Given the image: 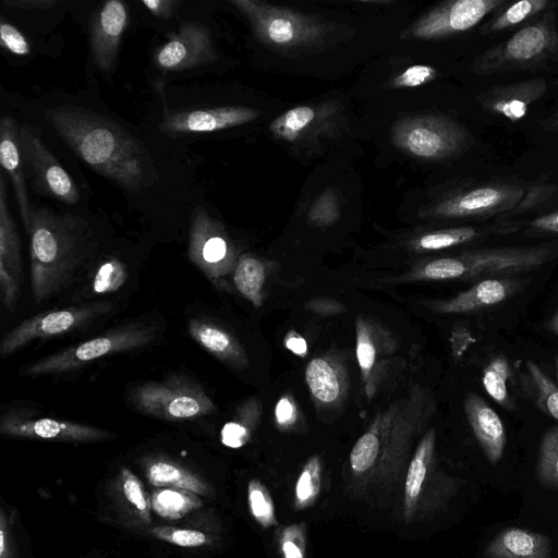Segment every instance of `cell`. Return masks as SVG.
<instances>
[{
	"label": "cell",
	"mask_w": 558,
	"mask_h": 558,
	"mask_svg": "<svg viewBox=\"0 0 558 558\" xmlns=\"http://www.w3.org/2000/svg\"><path fill=\"white\" fill-rule=\"evenodd\" d=\"M129 400L138 412L171 422L193 420L216 411L203 387L185 375L141 384L130 391Z\"/></svg>",
	"instance_id": "obj_7"
},
{
	"label": "cell",
	"mask_w": 558,
	"mask_h": 558,
	"mask_svg": "<svg viewBox=\"0 0 558 558\" xmlns=\"http://www.w3.org/2000/svg\"><path fill=\"white\" fill-rule=\"evenodd\" d=\"M283 344L289 351L298 356L304 357L307 355L308 348L306 340L294 330H290L284 336Z\"/></svg>",
	"instance_id": "obj_52"
},
{
	"label": "cell",
	"mask_w": 558,
	"mask_h": 558,
	"mask_svg": "<svg viewBox=\"0 0 558 558\" xmlns=\"http://www.w3.org/2000/svg\"><path fill=\"white\" fill-rule=\"evenodd\" d=\"M356 359L361 372L364 391L372 398L377 389V355L378 348L375 331L371 323L359 316L355 323Z\"/></svg>",
	"instance_id": "obj_31"
},
{
	"label": "cell",
	"mask_w": 558,
	"mask_h": 558,
	"mask_svg": "<svg viewBox=\"0 0 558 558\" xmlns=\"http://www.w3.org/2000/svg\"><path fill=\"white\" fill-rule=\"evenodd\" d=\"M538 476L545 484L558 485V426L550 427L542 438Z\"/></svg>",
	"instance_id": "obj_41"
},
{
	"label": "cell",
	"mask_w": 558,
	"mask_h": 558,
	"mask_svg": "<svg viewBox=\"0 0 558 558\" xmlns=\"http://www.w3.org/2000/svg\"><path fill=\"white\" fill-rule=\"evenodd\" d=\"M391 142L412 157L444 160L462 153L471 144V135L449 118L418 114L398 120L391 128Z\"/></svg>",
	"instance_id": "obj_8"
},
{
	"label": "cell",
	"mask_w": 558,
	"mask_h": 558,
	"mask_svg": "<svg viewBox=\"0 0 558 558\" xmlns=\"http://www.w3.org/2000/svg\"><path fill=\"white\" fill-rule=\"evenodd\" d=\"M260 116L250 107L231 106L172 112L162 121L165 133H206L246 124Z\"/></svg>",
	"instance_id": "obj_19"
},
{
	"label": "cell",
	"mask_w": 558,
	"mask_h": 558,
	"mask_svg": "<svg viewBox=\"0 0 558 558\" xmlns=\"http://www.w3.org/2000/svg\"><path fill=\"white\" fill-rule=\"evenodd\" d=\"M526 369L538 408L558 421V385L534 361H526Z\"/></svg>",
	"instance_id": "obj_36"
},
{
	"label": "cell",
	"mask_w": 558,
	"mask_h": 558,
	"mask_svg": "<svg viewBox=\"0 0 558 558\" xmlns=\"http://www.w3.org/2000/svg\"><path fill=\"white\" fill-rule=\"evenodd\" d=\"M305 380L316 404L332 408L342 403L348 391L343 366L330 356H318L305 368Z\"/></svg>",
	"instance_id": "obj_26"
},
{
	"label": "cell",
	"mask_w": 558,
	"mask_h": 558,
	"mask_svg": "<svg viewBox=\"0 0 558 558\" xmlns=\"http://www.w3.org/2000/svg\"><path fill=\"white\" fill-rule=\"evenodd\" d=\"M0 558H16L12 517L3 507L0 510Z\"/></svg>",
	"instance_id": "obj_46"
},
{
	"label": "cell",
	"mask_w": 558,
	"mask_h": 558,
	"mask_svg": "<svg viewBox=\"0 0 558 558\" xmlns=\"http://www.w3.org/2000/svg\"><path fill=\"white\" fill-rule=\"evenodd\" d=\"M142 3L153 15L159 19H170L181 4L177 0H144Z\"/></svg>",
	"instance_id": "obj_49"
},
{
	"label": "cell",
	"mask_w": 558,
	"mask_h": 558,
	"mask_svg": "<svg viewBox=\"0 0 558 558\" xmlns=\"http://www.w3.org/2000/svg\"><path fill=\"white\" fill-rule=\"evenodd\" d=\"M340 215V199L333 189L324 190L311 205L307 218L317 227H328L335 223Z\"/></svg>",
	"instance_id": "obj_42"
},
{
	"label": "cell",
	"mask_w": 558,
	"mask_h": 558,
	"mask_svg": "<svg viewBox=\"0 0 558 558\" xmlns=\"http://www.w3.org/2000/svg\"><path fill=\"white\" fill-rule=\"evenodd\" d=\"M545 192L543 187L484 184L441 199L426 209L424 215L441 219L493 217L531 207Z\"/></svg>",
	"instance_id": "obj_9"
},
{
	"label": "cell",
	"mask_w": 558,
	"mask_h": 558,
	"mask_svg": "<svg viewBox=\"0 0 558 558\" xmlns=\"http://www.w3.org/2000/svg\"><path fill=\"white\" fill-rule=\"evenodd\" d=\"M0 433L16 438L62 442H98L112 439L110 432L89 424L39 417L27 410H11L0 418Z\"/></svg>",
	"instance_id": "obj_14"
},
{
	"label": "cell",
	"mask_w": 558,
	"mask_h": 558,
	"mask_svg": "<svg viewBox=\"0 0 558 558\" xmlns=\"http://www.w3.org/2000/svg\"><path fill=\"white\" fill-rule=\"evenodd\" d=\"M106 302L44 312L23 320L8 332L0 343L1 355H10L34 339L68 333L111 311Z\"/></svg>",
	"instance_id": "obj_13"
},
{
	"label": "cell",
	"mask_w": 558,
	"mask_h": 558,
	"mask_svg": "<svg viewBox=\"0 0 558 558\" xmlns=\"http://www.w3.org/2000/svg\"><path fill=\"white\" fill-rule=\"evenodd\" d=\"M250 22L256 37L279 50L314 46L322 41L326 25L311 15L256 0L230 1Z\"/></svg>",
	"instance_id": "obj_6"
},
{
	"label": "cell",
	"mask_w": 558,
	"mask_h": 558,
	"mask_svg": "<svg viewBox=\"0 0 558 558\" xmlns=\"http://www.w3.org/2000/svg\"><path fill=\"white\" fill-rule=\"evenodd\" d=\"M510 378L509 362L504 356H496L483 369L482 383L485 391L502 408H514L508 390Z\"/></svg>",
	"instance_id": "obj_35"
},
{
	"label": "cell",
	"mask_w": 558,
	"mask_h": 558,
	"mask_svg": "<svg viewBox=\"0 0 558 558\" xmlns=\"http://www.w3.org/2000/svg\"><path fill=\"white\" fill-rule=\"evenodd\" d=\"M322 464L317 456L305 463L295 485V505L298 509L311 506L320 492Z\"/></svg>",
	"instance_id": "obj_40"
},
{
	"label": "cell",
	"mask_w": 558,
	"mask_h": 558,
	"mask_svg": "<svg viewBox=\"0 0 558 558\" xmlns=\"http://www.w3.org/2000/svg\"><path fill=\"white\" fill-rule=\"evenodd\" d=\"M546 90V81L537 77L493 86L481 93L477 100L487 112L517 122L526 114L529 106L541 99Z\"/></svg>",
	"instance_id": "obj_21"
},
{
	"label": "cell",
	"mask_w": 558,
	"mask_h": 558,
	"mask_svg": "<svg viewBox=\"0 0 558 558\" xmlns=\"http://www.w3.org/2000/svg\"><path fill=\"white\" fill-rule=\"evenodd\" d=\"M189 257L214 283L220 286L238 264L236 248L223 225L204 207L195 208L190 226Z\"/></svg>",
	"instance_id": "obj_10"
},
{
	"label": "cell",
	"mask_w": 558,
	"mask_h": 558,
	"mask_svg": "<svg viewBox=\"0 0 558 558\" xmlns=\"http://www.w3.org/2000/svg\"><path fill=\"white\" fill-rule=\"evenodd\" d=\"M299 411L290 396H282L275 405V421L279 428L289 429L296 424Z\"/></svg>",
	"instance_id": "obj_47"
},
{
	"label": "cell",
	"mask_w": 558,
	"mask_h": 558,
	"mask_svg": "<svg viewBox=\"0 0 558 558\" xmlns=\"http://www.w3.org/2000/svg\"><path fill=\"white\" fill-rule=\"evenodd\" d=\"M437 70L430 65L415 64L405 69L391 81L395 88H413L432 82L437 76Z\"/></svg>",
	"instance_id": "obj_44"
},
{
	"label": "cell",
	"mask_w": 558,
	"mask_h": 558,
	"mask_svg": "<svg viewBox=\"0 0 558 558\" xmlns=\"http://www.w3.org/2000/svg\"><path fill=\"white\" fill-rule=\"evenodd\" d=\"M248 509L255 521L264 529L278 523L275 505L267 487L257 478L247 484Z\"/></svg>",
	"instance_id": "obj_38"
},
{
	"label": "cell",
	"mask_w": 558,
	"mask_h": 558,
	"mask_svg": "<svg viewBox=\"0 0 558 558\" xmlns=\"http://www.w3.org/2000/svg\"><path fill=\"white\" fill-rule=\"evenodd\" d=\"M463 408L473 434L487 460L497 463L501 459L507 444V433L500 416L474 392L465 396Z\"/></svg>",
	"instance_id": "obj_24"
},
{
	"label": "cell",
	"mask_w": 558,
	"mask_h": 558,
	"mask_svg": "<svg viewBox=\"0 0 558 558\" xmlns=\"http://www.w3.org/2000/svg\"><path fill=\"white\" fill-rule=\"evenodd\" d=\"M151 510L166 520H179L203 507L199 495L181 488L158 487L150 493Z\"/></svg>",
	"instance_id": "obj_32"
},
{
	"label": "cell",
	"mask_w": 558,
	"mask_h": 558,
	"mask_svg": "<svg viewBox=\"0 0 558 558\" xmlns=\"http://www.w3.org/2000/svg\"><path fill=\"white\" fill-rule=\"evenodd\" d=\"M21 240L7 203V185L0 175V292L3 306L12 312L22 286Z\"/></svg>",
	"instance_id": "obj_16"
},
{
	"label": "cell",
	"mask_w": 558,
	"mask_h": 558,
	"mask_svg": "<svg viewBox=\"0 0 558 558\" xmlns=\"http://www.w3.org/2000/svg\"><path fill=\"white\" fill-rule=\"evenodd\" d=\"M126 277L125 266L117 258H110L98 268L94 279V290L97 293L117 291Z\"/></svg>",
	"instance_id": "obj_43"
},
{
	"label": "cell",
	"mask_w": 558,
	"mask_h": 558,
	"mask_svg": "<svg viewBox=\"0 0 558 558\" xmlns=\"http://www.w3.org/2000/svg\"><path fill=\"white\" fill-rule=\"evenodd\" d=\"M550 541L543 534L510 527L496 535L487 545L485 558H549Z\"/></svg>",
	"instance_id": "obj_28"
},
{
	"label": "cell",
	"mask_w": 558,
	"mask_h": 558,
	"mask_svg": "<svg viewBox=\"0 0 558 558\" xmlns=\"http://www.w3.org/2000/svg\"><path fill=\"white\" fill-rule=\"evenodd\" d=\"M558 257V242L486 247L428 260L404 280H468L512 277L538 269Z\"/></svg>",
	"instance_id": "obj_3"
},
{
	"label": "cell",
	"mask_w": 558,
	"mask_h": 558,
	"mask_svg": "<svg viewBox=\"0 0 558 558\" xmlns=\"http://www.w3.org/2000/svg\"><path fill=\"white\" fill-rule=\"evenodd\" d=\"M155 337V330L148 325L128 324L36 360L23 367L21 373L24 376L69 373L100 357L146 347Z\"/></svg>",
	"instance_id": "obj_5"
},
{
	"label": "cell",
	"mask_w": 558,
	"mask_h": 558,
	"mask_svg": "<svg viewBox=\"0 0 558 558\" xmlns=\"http://www.w3.org/2000/svg\"><path fill=\"white\" fill-rule=\"evenodd\" d=\"M305 307L320 315H335L345 311L341 303L326 298L310 300L305 303Z\"/></svg>",
	"instance_id": "obj_50"
},
{
	"label": "cell",
	"mask_w": 558,
	"mask_h": 558,
	"mask_svg": "<svg viewBox=\"0 0 558 558\" xmlns=\"http://www.w3.org/2000/svg\"><path fill=\"white\" fill-rule=\"evenodd\" d=\"M20 141L25 175L33 190L68 205L76 204L80 198L78 190L44 143L40 130L22 124Z\"/></svg>",
	"instance_id": "obj_11"
},
{
	"label": "cell",
	"mask_w": 558,
	"mask_h": 558,
	"mask_svg": "<svg viewBox=\"0 0 558 558\" xmlns=\"http://www.w3.org/2000/svg\"><path fill=\"white\" fill-rule=\"evenodd\" d=\"M0 161L3 170L9 174L15 197L19 204L21 218L26 232L31 227L33 208L26 191V175L23 165L20 126L9 116L0 122Z\"/></svg>",
	"instance_id": "obj_23"
},
{
	"label": "cell",
	"mask_w": 558,
	"mask_h": 558,
	"mask_svg": "<svg viewBox=\"0 0 558 558\" xmlns=\"http://www.w3.org/2000/svg\"><path fill=\"white\" fill-rule=\"evenodd\" d=\"M527 225L537 232L558 234V211L536 217Z\"/></svg>",
	"instance_id": "obj_51"
},
{
	"label": "cell",
	"mask_w": 558,
	"mask_h": 558,
	"mask_svg": "<svg viewBox=\"0 0 558 558\" xmlns=\"http://www.w3.org/2000/svg\"><path fill=\"white\" fill-rule=\"evenodd\" d=\"M338 113V105L335 102L298 106L272 120L269 131L275 138L286 143L310 142L330 133Z\"/></svg>",
	"instance_id": "obj_17"
},
{
	"label": "cell",
	"mask_w": 558,
	"mask_h": 558,
	"mask_svg": "<svg viewBox=\"0 0 558 558\" xmlns=\"http://www.w3.org/2000/svg\"><path fill=\"white\" fill-rule=\"evenodd\" d=\"M542 125L548 132L558 134V110L551 117L543 121Z\"/></svg>",
	"instance_id": "obj_54"
},
{
	"label": "cell",
	"mask_w": 558,
	"mask_h": 558,
	"mask_svg": "<svg viewBox=\"0 0 558 558\" xmlns=\"http://www.w3.org/2000/svg\"><path fill=\"white\" fill-rule=\"evenodd\" d=\"M141 466L145 478L155 488H181L201 497L213 494V487L203 476L167 456H145L141 460Z\"/></svg>",
	"instance_id": "obj_25"
},
{
	"label": "cell",
	"mask_w": 558,
	"mask_h": 558,
	"mask_svg": "<svg viewBox=\"0 0 558 558\" xmlns=\"http://www.w3.org/2000/svg\"><path fill=\"white\" fill-rule=\"evenodd\" d=\"M124 2L110 0L101 5L90 20V51L94 63L104 72L116 68L120 41L128 25Z\"/></svg>",
	"instance_id": "obj_18"
},
{
	"label": "cell",
	"mask_w": 558,
	"mask_h": 558,
	"mask_svg": "<svg viewBox=\"0 0 558 558\" xmlns=\"http://www.w3.org/2000/svg\"><path fill=\"white\" fill-rule=\"evenodd\" d=\"M556 380H557V384H558V357L556 359Z\"/></svg>",
	"instance_id": "obj_56"
},
{
	"label": "cell",
	"mask_w": 558,
	"mask_h": 558,
	"mask_svg": "<svg viewBox=\"0 0 558 558\" xmlns=\"http://www.w3.org/2000/svg\"><path fill=\"white\" fill-rule=\"evenodd\" d=\"M145 531L156 539L185 548L203 547L213 543L210 535L204 531L193 529L154 525L145 529Z\"/></svg>",
	"instance_id": "obj_39"
},
{
	"label": "cell",
	"mask_w": 558,
	"mask_h": 558,
	"mask_svg": "<svg viewBox=\"0 0 558 558\" xmlns=\"http://www.w3.org/2000/svg\"><path fill=\"white\" fill-rule=\"evenodd\" d=\"M546 327L550 332L558 336V311L547 322Z\"/></svg>",
	"instance_id": "obj_55"
},
{
	"label": "cell",
	"mask_w": 558,
	"mask_h": 558,
	"mask_svg": "<svg viewBox=\"0 0 558 558\" xmlns=\"http://www.w3.org/2000/svg\"><path fill=\"white\" fill-rule=\"evenodd\" d=\"M7 5L21 8V9H49L58 3L54 0H14V1H4Z\"/></svg>",
	"instance_id": "obj_53"
},
{
	"label": "cell",
	"mask_w": 558,
	"mask_h": 558,
	"mask_svg": "<svg viewBox=\"0 0 558 558\" xmlns=\"http://www.w3.org/2000/svg\"><path fill=\"white\" fill-rule=\"evenodd\" d=\"M1 46L16 56H26L29 53V44L24 35L12 24L1 22L0 24Z\"/></svg>",
	"instance_id": "obj_45"
},
{
	"label": "cell",
	"mask_w": 558,
	"mask_h": 558,
	"mask_svg": "<svg viewBox=\"0 0 558 558\" xmlns=\"http://www.w3.org/2000/svg\"><path fill=\"white\" fill-rule=\"evenodd\" d=\"M558 54V29L553 12L515 32L482 53L472 66L478 74L532 69Z\"/></svg>",
	"instance_id": "obj_4"
},
{
	"label": "cell",
	"mask_w": 558,
	"mask_h": 558,
	"mask_svg": "<svg viewBox=\"0 0 558 558\" xmlns=\"http://www.w3.org/2000/svg\"><path fill=\"white\" fill-rule=\"evenodd\" d=\"M298 526L286 529L281 539V551L284 558H304V548Z\"/></svg>",
	"instance_id": "obj_48"
},
{
	"label": "cell",
	"mask_w": 558,
	"mask_h": 558,
	"mask_svg": "<svg viewBox=\"0 0 558 558\" xmlns=\"http://www.w3.org/2000/svg\"><path fill=\"white\" fill-rule=\"evenodd\" d=\"M265 279V266L258 258L250 254L239 257L233 272L234 286L255 307L263 304Z\"/></svg>",
	"instance_id": "obj_34"
},
{
	"label": "cell",
	"mask_w": 558,
	"mask_h": 558,
	"mask_svg": "<svg viewBox=\"0 0 558 558\" xmlns=\"http://www.w3.org/2000/svg\"><path fill=\"white\" fill-rule=\"evenodd\" d=\"M505 0H454L442 2L401 34L403 39H439L473 28Z\"/></svg>",
	"instance_id": "obj_12"
},
{
	"label": "cell",
	"mask_w": 558,
	"mask_h": 558,
	"mask_svg": "<svg viewBox=\"0 0 558 558\" xmlns=\"http://www.w3.org/2000/svg\"><path fill=\"white\" fill-rule=\"evenodd\" d=\"M259 417L260 403L258 399H247L238 408L233 420L227 422L221 428V442L232 449L243 447L250 440Z\"/></svg>",
	"instance_id": "obj_33"
},
{
	"label": "cell",
	"mask_w": 558,
	"mask_h": 558,
	"mask_svg": "<svg viewBox=\"0 0 558 558\" xmlns=\"http://www.w3.org/2000/svg\"><path fill=\"white\" fill-rule=\"evenodd\" d=\"M521 287L522 281L514 277L485 279L451 299L433 301L428 307L445 315L474 313L505 302Z\"/></svg>",
	"instance_id": "obj_20"
},
{
	"label": "cell",
	"mask_w": 558,
	"mask_h": 558,
	"mask_svg": "<svg viewBox=\"0 0 558 558\" xmlns=\"http://www.w3.org/2000/svg\"><path fill=\"white\" fill-rule=\"evenodd\" d=\"M27 233L36 303L47 301L72 284L98 246L85 219L46 206L33 210Z\"/></svg>",
	"instance_id": "obj_2"
},
{
	"label": "cell",
	"mask_w": 558,
	"mask_h": 558,
	"mask_svg": "<svg viewBox=\"0 0 558 558\" xmlns=\"http://www.w3.org/2000/svg\"><path fill=\"white\" fill-rule=\"evenodd\" d=\"M217 59L210 29L197 22L181 23L178 33L157 49L155 63L163 71L194 69Z\"/></svg>",
	"instance_id": "obj_15"
},
{
	"label": "cell",
	"mask_w": 558,
	"mask_h": 558,
	"mask_svg": "<svg viewBox=\"0 0 558 558\" xmlns=\"http://www.w3.org/2000/svg\"><path fill=\"white\" fill-rule=\"evenodd\" d=\"M46 119L100 175L132 192L146 185L149 156L141 142L114 121L73 106L48 109Z\"/></svg>",
	"instance_id": "obj_1"
},
{
	"label": "cell",
	"mask_w": 558,
	"mask_h": 558,
	"mask_svg": "<svg viewBox=\"0 0 558 558\" xmlns=\"http://www.w3.org/2000/svg\"><path fill=\"white\" fill-rule=\"evenodd\" d=\"M109 497L122 522L132 527L151 524V500L142 481L122 466L109 486Z\"/></svg>",
	"instance_id": "obj_22"
},
{
	"label": "cell",
	"mask_w": 558,
	"mask_h": 558,
	"mask_svg": "<svg viewBox=\"0 0 558 558\" xmlns=\"http://www.w3.org/2000/svg\"><path fill=\"white\" fill-rule=\"evenodd\" d=\"M190 336L207 352L238 368L248 365L247 355L238 339L219 325L203 318H191Z\"/></svg>",
	"instance_id": "obj_27"
},
{
	"label": "cell",
	"mask_w": 558,
	"mask_h": 558,
	"mask_svg": "<svg viewBox=\"0 0 558 558\" xmlns=\"http://www.w3.org/2000/svg\"><path fill=\"white\" fill-rule=\"evenodd\" d=\"M551 4L547 0H522L512 3L494 17L485 27L487 33L499 32L519 25L543 12Z\"/></svg>",
	"instance_id": "obj_37"
},
{
	"label": "cell",
	"mask_w": 558,
	"mask_h": 558,
	"mask_svg": "<svg viewBox=\"0 0 558 558\" xmlns=\"http://www.w3.org/2000/svg\"><path fill=\"white\" fill-rule=\"evenodd\" d=\"M519 226L514 222H497L481 227L465 226L434 230L421 234L412 246L418 251H438L485 239L490 235L515 232Z\"/></svg>",
	"instance_id": "obj_29"
},
{
	"label": "cell",
	"mask_w": 558,
	"mask_h": 558,
	"mask_svg": "<svg viewBox=\"0 0 558 558\" xmlns=\"http://www.w3.org/2000/svg\"><path fill=\"white\" fill-rule=\"evenodd\" d=\"M436 441V432L428 429L411 459L404 486V519L409 521L414 514L428 466L432 462Z\"/></svg>",
	"instance_id": "obj_30"
}]
</instances>
